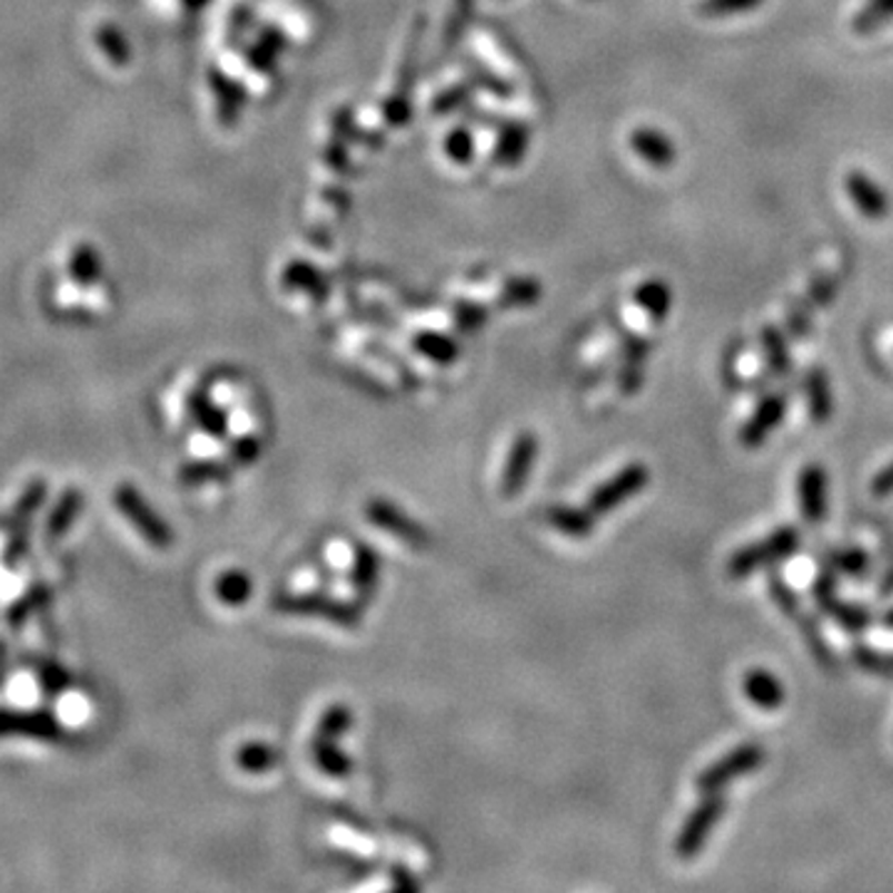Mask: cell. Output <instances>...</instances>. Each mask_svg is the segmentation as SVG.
Wrapping results in <instances>:
<instances>
[{
	"mask_svg": "<svg viewBox=\"0 0 893 893\" xmlns=\"http://www.w3.org/2000/svg\"><path fill=\"white\" fill-rule=\"evenodd\" d=\"M415 346L419 353H425L427 358H433L437 363H452L457 355V348L443 336H419Z\"/></svg>",
	"mask_w": 893,
	"mask_h": 893,
	"instance_id": "d6a6232c",
	"label": "cell"
},
{
	"mask_svg": "<svg viewBox=\"0 0 893 893\" xmlns=\"http://www.w3.org/2000/svg\"><path fill=\"white\" fill-rule=\"evenodd\" d=\"M804 393H806V407H810V417L814 425H826L834 415V397L830 378L822 368L806 370L804 378Z\"/></svg>",
	"mask_w": 893,
	"mask_h": 893,
	"instance_id": "e0dca14e",
	"label": "cell"
},
{
	"mask_svg": "<svg viewBox=\"0 0 893 893\" xmlns=\"http://www.w3.org/2000/svg\"><path fill=\"white\" fill-rule=\"evenodd\" d=\"M767 752L757 742H747V745H740L735 750H730L725 757H720L713 765L705 767L695 780V790L703 794H715L720 790H725L730 782L747 777V774L757 772L765 765Z\"/></svg>",
	"mask_w": 893,
	"mask_h": 893,
	"instance_id": "5b68a950",
	"label": "cell"
},
{
	"mask_svg": "<svg viewBox=\"0 0 893 893\" xmlns=\"http://www.w3.org/2000/svg\"><path fill=\"white\" fill-rule=\"evenodd\" d=\"M40 677H42V685H46L50 693H60L62 687L70 683L68 673H65V671L60 668V665H52V663H46V665H42Z\"/></svg>",
	"mask_w": 893,
	"mask_h": 893,
	"instance_id": "e575fe53",
	"label": "cell"
},
{
	"mask_svg": "<svg viewBox=\"0 0 893 893\" xmlns=\"http://www.w3.org/2000/svg\"><path fill=\"white\" fill-rule=\"evenodd\" d=\"M310 752H314V762L318 765V770L323 774H328L330 780H346L353 772V760L338 747V740L316 735Z\"/></svg>",
	"mask_w": 893,
	"mask_h": 893,
	"instance_id": "44dd1931",
	"label": "cell"
},
{
	"mask_svg": "<svg viewBox=\"0 0 893 893\" xmlns=\"http://www.w3.org/2000/svg\"><path fill=\"white\" fill-rule=\"evenodd\" d=\"M390 879H393V886H397V891H417L419 889L417 881L407 874L403 866H395Z\"/></svg>",
	"mask_w": 893,
	"mask_h": 893,
	"instance_id": "8d00e7d4",
	"label": "cell"
},
{
	"mask_svg": "<svg viewBox=\"0 0 893 893\" xmlns=\"http://www.w3.org/2000/svg\"><path fill=\"white\" fill-rule=\"evenodd\" d=\"M271 608L284 616L320 618L340 628H358L363 623V611L358 604L330 596L326 591H286L271 598Z\"/></svg>",
	"mask_w": 893,
	"mask_h": 893,
	"instance_id": "6da1fadb",
	"label": "cell"
},
{
	"mask_svg": "<svg viewBox=\"0 0 893 893\" xmlns=\"http://www.w3.org/2000/svg\"><path fill=\"white\" fill-rule=\"evenodd\" d=\"M214 596L229 608L246 606L254 596V581L241 568H229V572H224L214 581Z\"/></svg>",
	"mask_w": 893,
	"mask_h": 893,
	"instance_id": "ffe728a7",
	"label": "cell"
},
{
	"mask_svg": "<svg viewBox=\"0 0 893 893\" xmlns=\"http://www.w3.org/2000/svg\"><path fill=\"white\" fill-rule=\"evenodd\" d=\"M881 626L884 628H889V631H893V611H889L884 618H881Z\"/></svg>",
	"mask_w": 893,
	"mask_h": 893,
	"instance_id": "74e56055",
	"label": "cell"
},
{
	"mask_svg": "<svg viewBox=\"0 0 893 893\" xmlns=\"http://www.w3.org/2000/svg\"><path fill=\"white\" fill-rule=\"evenodd\" d=\"M536 457H539V437H536L534 433H522L514 439L509 457H507V465H504V475H502L504 497L507 499L519 497L526 487V482H529Z\"/></svg>",
	"mask_w": 893,
	"mask_h": 893,
	"instance_id": "30bf717a",
	"label": "cell"
},
{
	"mask_svg": "<svg viewBox=\"0 0 893 893\" xmlns=\"http://www.w3.org/2000/svg\"><path fill=\"white\" fill-rule=\"evenodd\" d=\"M0 735L32 737L42 742H60L65 730L50 713H30V710H0Z\"/></svg>",
	"mask_w": 893,
	"mask_h": 893,
	"instance_id": "8fae6325",
	"label": "cell"
},
{
	"mask_svg": "<svg viewBox=\"0 0 893 893\" xmlns=\"http://www.w3.org/2000/svg\"><path fill=\"white\" fill-rule=\"evenodd\" d=\"M871 492H874V497H879V499H884V497H889V494H893V462L889 467L881 469L874 477V482H871Z\"/></svg>",
	"mask_w": 893,
	"mask_h": 893,
	"instance_id": "d590c367",
	"label": "cell"
},
{
	"mask_svg": "<svg viewBox=\"0 0 893 893\" xmlns=\"http://www.w3.org/2000/svg\"><path fill=\"white\" fill-rule=\"evenodd\" d=\"M784 415H787V397H784L782 393L767 395L765 400L760 403L755 415H752L745 423V427H742L740 443L747 449L762 447L767 443V437L774 433V429L782 425Z\"/></svg>",
	"mask_w": 893,
	"mask_h": 893,
	"instance_id": "7c38bea8",
	"label": "cell"
},
{
	"mask_svg": "<svg viewBox=\"0 0 893 893\" xmlns=\"http://www.w3.org/2000/svg\"><path fill=\"white\" fill-rule=\"evenodd\" d=\"M378 581H380L378 552H375L370 544L358 542L353 546V564H350V586L358 601L368 604L375 594V588H378Z\"/></svg>",
	"mask_w": 893,
	"mask_h": 893,
	"instance_id": "5bb4252c",
	"label": "cell"
},
{
	"mask_svg": "<svg viewBox=\"0 0 893 893\" xmlns=\"http://www.w3.org/2000/svg\"><path fill=\"white\" fill-rule=\"evenodd\" d=\"M638 300H641V306L653 316V320H663V316L668 314L671 294H668V288H665L663 284H648V286L641 288Z\"/></svg>",
	"mask_w": 893,
	"mask_h": 893,
	"instance_id": "4dcf8cb0",
	"label": "cell"
},
{
	"mask_svg": "<svg viewBox=\"0 0 893 893\" xmlns=\"http://www.w3.org/2000/svg\"><path fill=\"white\" fill-rule=\"evenodd\" d=\"M278 762H281V755L266 742H246L244 747L236 750V765L249 774L271 772Z\"/></svg>",
	"mask_w": 893,
	"mask_h": 893,
	"instance_id": "cb8c5ba5",
	"label": "cell"
},
{
	"mask_svg": "<svg viewBox=\"0 0 893 893\" xmlns=\"http://www.w3.org/2000/svg\"><path fill=\"white\" fill-rule=\"evenodd\" d=\"M82 509V492L78 489H65L60 502L56 504V509H52L50 519H48V536L50 539H62L65 532L70 529L78 519V514Z\"/></svg>",
	"mask_w": 893,
	"mask_h": 893,
	"instance_id": "d4e9b609",
	"label": "cell"
},
{
	"mask_svg": "<svg viewBox=\"0 0 893 893\" xmlns=\"http://www.w3.org/2000/svg\"><path fill=\"white\" fill-rule=\"evenodd\" d=\"M727 812V800L723 794H707V797L695 806V810L687 814V820L683 824L681 834L675 839V854L683 862H693V859L703 852V846L707 844L710 832L715 830Z\"/></svg>",
	"mask_w": 893,
	"mask_h": 893,
	"instance_id": "8992f818",
	"label": "cell"
},
{
	"mask_svg": "<svg viewBox=\"0 0 893 893\" xmlns=\"http://www.w3.org/2000/svg\"><path fill=\"white\" fill-rule=\"evenodd\" d=\"M826 562H830L832 572L836 574L862 576L869 572V556L862 548H839V552H832L826 556Z\"/></svg>",
	"mask_w": 893,
	"mask_h": 893,
	"instance_id": "83f0119b",
	"label": "cell"
},
{
	"mask_svg": "<svg viewBox=\"0 0 893 893\" xmlns=\"http://www.w3.org/2000/svg\"><path fill=\"white\" fill-rule=\"evenodd\" d=\"M112 502L117 512L135 526L137 534L142 536L149 546L169 548L175 544V532H171V526L149 507L147 499L142 497V492L132 487V484H120L112 494Z\"/></svg>",
	"mask_w": 893,
	"mask_h": 893,
	"instance_id": "277c9868",
	"label": "cell"
},
{
	"mask_svg": "<svg viewBox=\"0 0 893 893\" xmlns=\"http://www.w3.org/2000/svg\"><path fill=\"white\" fill-rule=\"evenodd\" d=\"M633 147L653 167H671L675 159L673 145L661 132H653V129H641V132L633 135Z\"/></svg>",
	"mask_w": 893,
	"mask_h": 893,
	"instance_id": "603a6c76",
	"label": "cell"
},
{
	"mask_svg": "<svg viewBox=\"0 0 893 893\" xmlns=\"http://www.w3.org/2000/svg\"><path fill=\"white\" fill-rule=\"evenodd\" d=\"M261 449H264V445L256 435L236 437L229 445V462L234 467H251L254 462L261 457Z\"/></svg>",
	"mask_w": 893,
	"mask_h": 893,
	"instance_id": "f546056e",
	"label": "cell"
},
{
	"mask_svg": "<svg viewBox=\"0 0 893 893\" xmlns=\"http://www.w3.org/2000/svg\"><path fill=\"white\" fill-rule=\"evenodd\" d=\"M812 594H814V601H816V608H820L824 616H830L832 621H836L844 631L864 633L869 628L871 613L866 608H862V606L846 604V601L839 598L834 574L824 572L820 578H816L814 586H812Z\"/></svg>",
	"mask_w": 893,
	"mask_h": 893,
	"instance_id": "9c48e42d",
	"label": "cell"
},
{
	"mask_svg": "<svg viewBox=\"0 0 893 893\" xmlns=\"http://www.w3.org/2000/svg\"><path fill=\"white\" fill-rule=\"evenodd\" d=\"M651 482V469L643 462H633V465L623 467L618 475H613L608 482L601 484L588 497V509L596 516H604L613 509H618L628 499L636 497Z\"/></svg>",
	"mask_w": 893,
	"mask_h": 893,
	"instance_id": "52a82bcc",
	"label": "cell"
},
{
	"mask_svg": "<svg viewBox=\"0 0 893 893\" xmlns=\"http://www.w3.org/2000/svg\"><path fill=\"white\" fill-rule=\"evenodd\" d=\"M757 6H762V0H703V3L697 6V13L705 18H723L733 13H745V10H752Z\"/></svg>",
	"mask_w": 893,
	"mask_h": 893,
	"instance_id": "1f68e13d",
	"label": "cell"
},
{
	"mask_svg": "<svg viewBox=\"0 0 893 893\" xmlns=\"http://www.w3.org/2000/svg\"><path fill=\"white\" fill-rule=\"evenodd\" d=\"M800 509L806 524L820 526L826 519V472L822 465H806L797 482Z\"/></svg>",
	"mask_w": 893,
	"mask_h": 893,
	"instance_id": "4fadbf2b",
	"label": "cell"
},
{
	"mask_svg": "<svg viewBox=\"0 0 893 893\" xmlns=\"http://www.w3.org/2000/svg\"><path fill=\"white\" fill-rule=\"evenodd\" d=\"M800 548H802V532L797 529V526H782V529L772 532L767 539L750 544L745 548H740L737 554L730 556L727 576L735 581H742V578L760 572V568L787 562V558L797 554Z\"/></svg>",
	"mask_w": 893,
	"mask_h": 893,
	"instance_id": "7a4b0ae2",
	"label": "cell"
},
{
	"mask_svg": "<svg viewBox=\"0 0 893 893\" xmlns=\"http://www.w3.org/2000/svg\"><path fill=\"white\" fill-rule=\"evenodd\" d=\"M770 594H772V601L780 606V611L784 613V616H787V618L794 623V626L800 628L804 643L810 645V651H812V655H814V661L820 663L826 673L839 671V663H836L834 651L830 648V643L824 641L820 626H816V621L810 616V613L804 611L800 596L794 594V591L790 588L787 581L772 574V576H770Z\"/></svg>",
	"mask_w": 893,
	"mask_h": 893,
	"instance_id": "3957f363",
	"label": "cell"
},
{
	"mask_svg": "<svg viewBox=\"0 0 893 893\" xmlns=\"http://www.w3.org/2000/svg\"><path fill=\"white\" fill-rule=\"evenodd\" d=\"M846 191L852 194L859 211L869 219H881L889 211V201L874 181H871L862 171H849L846 175Z\"/></svg>",
	"mask_w": 893,
	"mask_h": 893,
	"instance_id": "ac0fdd59",
	"label": "cell"
},
{
	"mask_svg": "<svg viewBox=\"0 0 893 893\" xmlns=\"http://www.w3.org/2000/svg\"><path fill=\"white\" fill-rule=\"evenodd\" d=\"M742 691H745L752 705L765 710V713L780 710L784 701H787V693H784L780 677L765 668H750L745 673V681H742Z\"/></svg>",
	"mask_w": 893,
	"mask_h": 893,
	"instance_id": "9a60e30c",
	"label": "cell"
},
{
	"mask_svg": "<svg viewBox=\"0 0 893 893\" xmlns=\"http://www.w3.org/2000/svg\"><path fill=\"white\" fill-rule=\"evenodd\" d=\"M889 16H893V0H869L866 10L859 16V28L876 26Z\"/></svg>",
	"mask_w": 893,
	"mask_h": 893,
	"instance_id": "836d02e7",
	"label": "cell"
},
{
	"mask_svg": "<svg viewBox=\"0 0 893 893\" xmlns=\"http://www.w3.org/2000/svg\"><path fill=\"white\" fill-rule=\"evenodd\" d=\"M365 516H368V522L375 526V529L395 536V539H400L407 546L423 548L429 544V534L425 526L415 522L413 516H407L400 507H395L393 502L378 499V497L370 499L368 504H365Z\"/></svg>",
	"mask_w": 893,
	"mask_h": 893,
	"instance_id": "ba28073f",
	"label": "cell"
},
{
	"mask_svg": "<svg viewBox=\"0 0 893 893\" xmlns=\"http://www.w3.org/2000/svg\"><path fill=\"white\" fill-rule=\"evenodd\" d=\"M353 727V710L343 703L330 705L318 723V737L340 740Z\"/></svg>",
	"mask_w": 893,
	"mask_h": 893,
	"instance_id": "484cf974",
	"label": "cell"
},
{
	"mask_svg": "<svg viewBox=\"0 0 893 893\" xmlns=\"http://www.w3.org/2000/svg\"><path fill=\"white\" fill-rule=\"evenodd\" d=\"M852 658L859 668L866 673H874L881 677L893 675V653L869 648V645H856V648L852 651Z\"/></svg>",
	"mask_w": 893,
	"mask_h": 893,
	"instance_id": "4316f807",
	"label": "cell"
},
{
	"mask_svg": "<svg viewBox=\"0 0 893 893\" xmlns=\"http://www.w3.org/2000/svg\"><path fill=\"white\" fill-rule=\"evenodd\" d=\"M546 519L554 529L572 536V539H588V536H594L596 532V514L588 507L576 509L566 507V504H558V507H552L546 512Z\"/></svg>",
	"mask_w": 893,
	"mask_h": 893,
	"instance_id": "d6986e66",
	"label": "cell"
},
{
	"mask_svg": "<svg viewBox=\"0 0 893 893\" xmlns=\"http://www.w3.org/2000/svg\"><path fill=\"white\" fill-rule=\"evenodd\" d=\"M234 465L229 459H194L179 469V482L187 487H199V484H224L231 479Z\"/></svg>",
	"mask_w": 893,
	"mask_h": 893,
	"instance_id": "7402d4cb",
	"label": "cell"
},
{
	"mask_svg": "<svg viewBox=\"0 0 893 893\" xmlns=\"http://www.w3.org/2000/svg\"><path fill=\"white\" fill-rule=\"evenodd\" d=\"M762 343H765V353H767V360H770V368L777 373V375H787L790 373V350H787V343L780 336V330L767 328L762 333Z\"/></svg>",
	"mask_w": 893,
	"mask_h": 893,
	"instance_id": "f1b7e54d",
	"label": "cell"
},
{
	"mask_svg": "<svg viewBox=\"0 0 893 893\" xmlns=\"http://www.w3.org/2000/svg\"><path fill=\"white\" fill-rule=\"evenodd\" d=\"M187 407L189 415L194 417V423L199 425L204 435L219 439V443L229 437V417H226L219 405L211 403V397L207 393H191Z\"/></svg>",
	"mask_w": 893,
	"mask_h": 893,
	"instance_id": "2e32d148",
	"label": "cell"
}]
</instances>
